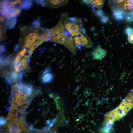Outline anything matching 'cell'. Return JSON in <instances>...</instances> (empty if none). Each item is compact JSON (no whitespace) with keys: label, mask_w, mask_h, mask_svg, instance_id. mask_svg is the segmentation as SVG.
<instances>
[{"label":"cell","mask_w":133,"mask_h":133,"mask_svg":"<svg viewBox=\"0 0 133 133\" xmlns=\"http://www.w3.org/2000/svg\"><path fill=\"white\" fill-rule=\"evenodd\" d=\"M76 44L75 37H67L63 45L68 48L74 55L76 54Z\"/></svg>","instance_id":"8fae6325"},{"label":"cell","mask_w":133,"mask_h":133,"mask_svg":"<svg viewBox=\"0 0 133 133\" xmlns=\"http://www.w3.org/2000/svg\"><path fill=\"white\" fill-rule=\"evenodd\" d=\"M13 103L12 104L19 112L24 113L30 100L32 89L26 86L16 84L13 86Z\"/></svg>","instance_id":"3957f363"},{"label":"cell","mask_w":133,"mask_h":133,"mask_svg":"<svg viewBox=\"0 0 133 133\" xmlns=\"http://www.w3.org/2000/svg\"><path fill=\"white\" fill-rule=\"evenodd\" d=\"M108 5L114 15L118 19L124 17L129 20L133 18V0H109Z\"/></svg>","instance_id":"277c9868"},{"label":"cell","mask_w":133,"mask_h":133,"mask_svg":"<svg viewBox=\"0 0 133 133\" xmlns=\"http://www.w3.org/2000/svg\"><path fill=\"white\" fill-rule=\"evenodd\" d=\"M68 0H41L37 1V3L41 4L43 6L51 8H58L68 3Z\"/></svg>","instance_id":"9c48e42d"},{"label":"cell","mask_w":133,"mask_h":133,"mask_svg":"<svg viewBox=\"0 0 133 133\" xmlns=\"http://www.w3.org/2000/svg\"><path fill=\"white\" fill-rule=\"evenodd\" d=\"M28 57V55H25L19 62L18 65L20 70H23L27 68V59Z\"/></svg>","instance_id":"e0dca14e"},{"label":"cell","mask_w":133,"mask_h":133,"mask_svg":"<svg viewBox=\"0 0 133 133\" xmlns=\"http://www.w3.org/2000/svg\"><path fill=\"white\" fill-rule=\"evenodd\" d=\"M106 54V51L99 46L95 48L92 53L93 58L94 59L101 60Z\"/></svg>","instance_id":"7c38bea8"},{"label":"cell","mask_w":133,"mask_h":133,"mask_svg":"<svg viewBox=\"0 0 133 133\" xmlns=\"http://www.w3.org/2000/svg\"><path fill=\"white\" fill-rule=\"evenodd\" d=\"M27 131H25L24 132H23H23H20V133H27V132L26 133V132H27Z\"/></svg>","instance_id":"44dd1931"},{"label":"cell","mask_w":133,"mask_h":133,"mask_svg":"<svg viewBox=\"0 0 133 133\" xmlns=\"http://www.w3.org/2000/svg\"><path fill=\"white\" fill-rule=\"evenodd\" d=\"M76 44L80 45L87 48L91 47L93 45L92 41L85 32L81 33L75 37Z\"/></svg>","instance_id":"30bf717a"},{"label":"cell","mask_w":133,"mask_h":133,"mask_svg":"<svg viewBox=\"0 0 133 133\" xmlns=\"http://www.w3.org/2000/svg\"><path fill=\"white\" fill-rule=\"evenodd\" d=\"M27 50L26 48H24L17 54L14 60V63L16 64L15 65L17 64L19 62L21 59L26 53Z\"/></svg>","instance_id":"2e32d148"},{"label":"cell","mask_w":133,"mask_h":133,"mask_svg":"<svg viewBox=\"0 0 133 133\" xmlns=\"http://www.w3.org/2000/svg\"><path fill=\"white\" fill-rule=\"evenodd\" d=\"M50 30V40L51 41L61 44L67 37L65 33L64 27L60 20L57 25Z\"/></svg>","instance_id":"ba28073f"},{"label":"cell","mask_w":133,"mask_h":133,"mask_svg":"<svg viewBox=\"0 0 133 133\" xmlns=\"http://www.w3.org/2000/svg\"><path fill=\"white\" fill-rule=\"evenodd\" d=\"M14 68L15 71L17 72H20V70L19 68L18 65H17V64L15 65Z\"/></svg>","instance_id":"d6986e66"},{"label":"cell","mask_w":133,"mask_h":133,"mask_svg":"<svg viewBox=\"0 0 133 133\" xmlns=\"http://www.w3.org/2000/svg\"><path fill=\"white\" fill-rule=\"evenodd\" d=\"M55 101L35 95L30 100L24 111L26 123L31 129L40 131L53 125L56 119Z\"/></svg>","instance_id":"6da1fadb"},{"label":"cell","mask_w":133,"mask_h":133,"mask_svg":"<svg viewBox=\"0 0 133 133\" xmlns=\"http://www.w3.org/2000/svg\"><path fill=\"white\" fill-rule=\"evenodd\" d=\"M27 0H5L0 4L1 15L7 19L18 16L23 9L25 8Z\"/></svg>","instance_id":"5b68a950"},{"label":"cell","mask_w":133,"mask_h":133,"mask_svg":"<svg viewBox=\"0 0 133 133\" xmlns=\"http://www.w3.org/2000/svg\"><path fill=\"white\" fill-rule=\"evenodd\" d=\"M48 70H46L45 71L42 77V81L44 83H48L50 82L53 78L52 74L49 72H47Z\"/></svg>","instance_id":"5bb4252c"},{"label":"cell","mask_w":133,"mask_h":133,"mask_svg":"<svg viewBox=\"0 0 133 133\" xmlns=\"http://www.w3.org/2000/svg\"><path fill=\"white\" fill-rule=\"evenodd\" d=\"M133 108V90L131 89L119 105L107 113L105 116L103 125L112 124L124 117Z\"/></svg>","instance_id":"7a4b0ae2"},{"label":"cell","mask_w":133,"mask_h":133,"mask_svg":"<svg viewBox=\"0 0 133 133\" xmlns=\"http://www.w3.org/2000/svg\"><path fill=\"white\" fill-rule=\"evenodd\" d=\"M3 128L1 133H19L28 130L21 117L11 120L6 124Z\"/></svg>","instance_id":"52a82bcc"},{"label":"cell","mask_w":133,"mask_h":133,"mask_svg":"<svg viewBox=\"0 0 133 133\" xmlns=\"http://www.w3.org/2000/svg\"><path fill=\"white\" fill-rule=\"evenodd\" d=\"M130 133H133V126L131 131Z\"/></svg>","instance_id":"ffe728a7"},{"label":"cell","mask_w":133,"mask_h":133,"mask_svg":"<svg viewBox=\"0 0 133 133\" xmlns=\"http://www.w3.org/2000/svg\"><path fill=\"white\" fill-rule=\"evenodd\" d=\"M126 33L128 35V40L130 43L133 44V29L130 27L127 28Z\"/></svg>","instance_id":"ac0fdd59"},{"label":"cell","mask_w":133,"mask_h":133,"mask_svg":"<svg viewBox=\"0 0 133 133\" xmlns=\"http://www.w3.org/2000/svg\"><path fill=\"white\" fill-rule=\"evenodd\" d=\"M60 20L64 27L72 37L76 36L82 33L85 32L82 27V21L81 19L69 17L66 14H63Z\"/></svg>","instance_id":"8992f818"},{"label":"cell","mask_w":133,"mask_h":133,"mask_svg":"<svg viewBox=\"0 0 133 133\" xmlns=\"http://www.w3.org/2000/svg\"><path fill=\"white\" fill-rule=\"evenodd\" d=\"M5 17L1 15L0 17V40H3L6 38V31L8 21Z\"/></svg>","instance_id":"4fadbf2b"},{"label":"cell","mask_w":133,"mask_h":133,"mask_svg":"<svg viewBox=\"0 0 133 133\" xmlns=\"http://www.w3.org/2000/svg\"><path fill=\"white\" fill-rule=\"evenodd\" d=\"M105 1L104 0H89V3L93 6L99 9L102 7Z\"/></svg>","instance_id":"9a60e30c"}]
</instances>
